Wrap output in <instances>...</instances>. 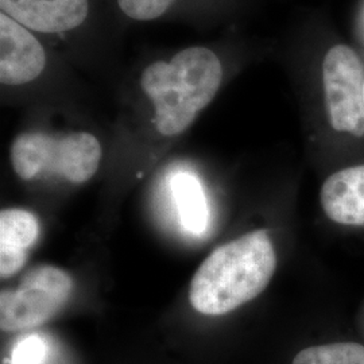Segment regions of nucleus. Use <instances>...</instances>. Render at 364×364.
Masks as SVG:
<instances>
[{"mask_svg": "<svg viewBox=\"0 0 364 364\" xmlns=\"http://www.w3.org/2000/svg\"><path fill=\"white\" fill-rule=\"evenodd\" d=\"M277 269L273 242L266 230L252 231L216 248L197 269L189 301L205 316H221L257 299Z\"/></svg>", "mask_w": 364, "mask_h": 364, "instance_id": "obj_1", "label": "nucleus"}, {"mask_svg": "<svg viewBox=\"0 0 364 364\" xmlns=\"http://www.w3.org/2000/svg\"><path fill=\"white\" fill-rule=\"evenodd\" d=\"M223 66L207 48H188L170 61H156L144 69L141 87L154 107V124L164 136H176L220 90Z\"/></svg>", "mask_w": 364, "mask_h": 364, "instance_id": "obj_2", "label": "nucleus"}, {"mask_svg": "<svg viewBox=\"0 0 364 364\" xmlns=\"http://www.w3.org/2000/svg\"><path fill=\"white\" fill-rule=\"evenodd\" d=\"M10 156L14 171L25 181L55 174L66 181L82 183L99 169L102 146L90 132H23L15 138Z\"/></svg>", "mask_w": 364, "mask_h": 364, "instance_id": "obj_3", "label": "nucleus"}, {"mask_svg": "<svg viewBox=\"0 0 364 364\" xmlns=\"http://www.w3.org/2000/svg\"><path fill=\"white\" fill-rule=\"evenodd\" d=\"M73 290L70 275L55 266H39L21 285L0 294V328L16 332L42 326L63 309Z\"/></svg>", "mask_w": 364, "mask_h": 364, "instance_id": "obj_4", "label": "nucleus"}, {"mask_svg": "<svg viewBox=\"0 0 364 364\" xmlns=\"http://www.w3.org/2000/svg\"><path fill=\"white\" fill-rule=\"evenodd\" d=\"M323 84L329 123L333 130L364 135V72L359 55L336 45L323 63Z\"/></svg>", "mask_w": 364, "mask_h": 364, "instance_id": "obj_5", "label": "nucleus"}, {"mask_svg": "<svg viewBox=\"0 0 364 364\" xmlns=\"http://www.w3.org/2000/svg\"><path fill=\"white\" fill-rule=\"evenodd\" d=\"M46 52L27 27L0 14V81L22 85L41 76L46 66Z\"/></svg>", "mask_w": 364, "mask_h": 364, "instance_id": "obj_6", "label": "nucleus"}, {"mask_svg": "<svg viewBox=\"0 0 364 364\" xmlns=\"http://www.w3.org/2000/svg\"><path fill=\"white\" fill-rule=\"evenodd\" d=\"M1 13L39 33H64L81 26L90 13L88 0H0Z\"/></svg>", "mask_w": 364, "mask_h": 364, "instance_id": "obj_7", "label": "nucleus"}, {"mask_svg": "<svg viewBox=\"0 0 364 364\" xmlns=\"http://www.w3.org/2000/svg\"><path fill=\"white\" fill-rule=\"evenodd\" d=\"M326 216L344 225H364V165L333 173L320 193Z\"/></svg>", "mask_w": 364, "mask_h": 364, "instance_id": "obj_8", "label": "nucleus"}, {"mask_svg": "<svg viewBox=\"0 0 364 364\" xmlns=\"http://www.w3.org/2000/svg\"><path fill=\"white\" fill-rule=\"evenodd\" d=\"M39 236L37 218L25 209H3L0 213V275L10 278L26 263L27 251Z\"/></svg>", "mask_w": 364, "mask_h": 364, "instance_id": "obj_9", "label": "nucleus"}, {"mask_svg": "<svg viewBox=\"0 0 364 364\" xmlns=\"http://www.w3.org/2000/svg\"><path fill=\"white\" fill-rule=\"evenodd\" d=\"M182 225L193 235H201L208 225V205L201 182L191 173H178L171 180Z\"/></svg>", "mask_w": 364, "mask_h": 364, "instance_id": "obj_10", "label": "nucleus"}, {"mask_svg": "<svg viewBox=\"0 0 364 364\" xmlns=\"http://www.w3.org/2000/svg\"><path fill=\"white\" fill-rule=\"evenodd\" d=\"M293 364H364V347L358 343L314 346L299 352Z\"/></svg>", "mask_w": 364, "mask_h": 364, "instance_id": "obj_11", "label": "nucleus"}, {"mask_svg": "<svg viewBox=\"0 0 364 364\" xmlns=\"http://www.w3.org/2000/svg\"><path fill=\"white\" fill-rule=\"evenodd\" d=\"M176 0H117L120 10L135 21H153L169 10Z\"/></svg>", "mask_w": 364, "mask_h": 364, "instance_id": "obj_12", "label": "nucleus"}, {"mask_svg": "<svg viewBox=\"0 0 364 364\" xmlns=\"http://www.w3.org/2000/svg\"><path fill=\"white\" fill-rule=\"evenodd\" d=\"M45 352V343L41 338L37 336L23 338L14 350L13 364H41Z\"/></svg>", "mask_w": 364, "mask_h": 364, "instance_id": "obj_13", "label": "nucleus"}, {"mask_svg": "<svg viewBox=\"0 0 364 364\" xmlns=\"http://www.w3.org/2000/svg\"><path fill=\"white\" fill-rule=\"evenodd\" d=\"M360 31H362L364 38V9L363 11H362V16H360Z\"/></svg>", "mask_w": 364, "mask_h": 364, "instance_id": "obj_14", "label": "nucleus"}, {"mask_svg": "<svg viewBox=\"0 0 364 364\" xmlns=\"http://www.w3.org/2000/svg\"><path fill=\"white\" fill-rule=\"evenodd\" d=\"M363 93H364V90H363Z\"/></svg>", "mask_w": 364, "mask_h": 364, "instance_id": "obj_15", "label": "nucleus"}]
</instances>
